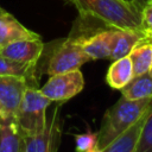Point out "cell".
<instances>
[{"label": "cell", "instance_id": "1", "mask_svg": "<svg viewBox=\"0 0 152 152\" xmlns=\"http://www.w3.org/2000/svg\"><path fill=\"white\" fill-rule=\"evenodd\" d=\"M82 19H94L109 28L141 30V7L126 0H64Z\"/></svg>", "mask_w": 152, "mask_h": 152}, {"label": "cell", "instance_id": "2", "mask_svg": "<svg viewBox=\"0 0 152 152\" xmlns=\"http://www.w3.org/2000/svg\"><path fill=\"white\" fill-rule=\"evenodd\" d=\"M152 99L127 100L121 97L108 108L102 118L97 133V148L101 152L113 140L133 126L148 109Z\"/></svg>", "mask_w": 152, "mask_h": 152}, {"label": "cell", "instance_id": "3", "mask_svg": "<svg viewBox=\"0 0 152 152\" xmlns=\"http://www.w3.org/2000/svg\"><path fill=\"white\" fill-rule=\"evenodd\" d=\"M51 103L39 87L26 88L14 118V124L23 135H34L44 131L48 122L46 110Z\"/></svg>", "mask_w": 152, "mask_h": 152}, {"label": "cell", "instance_id": "4", "mask_svg": "<svg viewBox=\"0 0 152 152\" xmlns=\"http://www.w3.org/2000/svg\"><path fill=\"white\" fill-rule=\"evenodd\" d=\"M89 61L90 58L83 51L81 43L76 38L69 36L68 38L55 44L50 51L45 64V72L49 76L68 72L80 69L84 63Z\"/></svg>", "mask_w": 152, "mask_h": 152}, {"label": "cell", "instance_id": "5", "mask_svg": "<svg viewBox=\"0 0 152 152\" xmlns=\"http://www.w3.org/2000/svg\"><path fill=\"white\" fill-rule=\"evenodd\" d=\"M62 104L56 102L43 132L34 135H23L25 141L24 152H58L63 134Z\"/></svg>", "mask_w": 152, "mask_h": 152}, {"label": "cell", "instance_id": "6", "mask_svg": "<svg viewBox=\"0 0 152 152\" xmlns=\"http://www.w3.org/2000/svg\"><path fill=\"white\" fill-rule=\"evenodd\" d=\"M83 88V74L80 69H76L50 76L45 84L42 86L39 89L49 100H51V102L64 103L65 101L72 99L78 93H81Z\"/></svg>", "mask_w": 152, "mask_h": 152}, {"label": "cell", "instance_id": "7", "mask_svg": "<svg viewBox=\"0 0 152 152\" xmlns=\"http://www.w3.org/2000/svg\"><path fill=\"white\" fill-rule=\"evenodd\" d=\"M28 86L25 78L0 75V118L2 121L14 122L23 95Z\"/></svg>", "mask_w": 152, "mask_h": 152}, {"label": "cell", "instance_id": "8", "mask_svg": "<svg viewBox=\"0 0 152 152\" xmlns=\"http://www.w3.org/2000/svg\"><path fill=\"white\" fill-rule=\"evenodd\" d=\"M45 44L40 38H27L14 40L0 49V53L26 64H38L43 56Z\"/></svg>", "mask_w": 152, "mask_h": 152}, {"label": "cell", "instance_id": "9", "mask_svg": "<svg viewBox=\"0 0 152 152\" xmlns=\"http://www.w3.org/2000/svg\"><path fill=\"white\" fill-rule=\"evenodd\" d=\"M114 30L115 28L107 27L104 30L94 32L93 34H89L82 38H76V39L81 43L83 51L87 53L90 61L109 59Z\"/></svg>", "mask_w": 152, "mask_h": 152}, {"label": "cell", "instance_id": "10", "mask_svg": "<svg viewBox=\"0 0 152 152\" xmlns=\"http://www.w3.org/2000/svg\"><path fill=\"white\" fill-rule=\"evenodd\" d=\"M40 38V36L25 27L13 14L0 7V48L19 39Z\"/></svg>", "mask_w": 152, "mask_h": 152}, {"label": "cell", "instance_id": "11", "mask_svg": "<svg viewBox=\"0 0 152 152\" xmlns=\"http://www.w3.org/2000/svg\"><path fill=\"white\" fill-rule=\"evenodd\" d=\"M145 32L142 30H114L112 50L109 59L115 61L122 57H126L131 51L144 39Z\"/></svg>", "mask_w": 152, "mask_h": 152}, {"label": "cell", "instance_id": "12", "mask_svg": "<svg viewBox=\"0 0 152 152\" xmlns=\"http://www.w3.org/2000/svg\"><path fill=\"white\" fill-rule=\"evenodd\" d=\"M0 75L25 78L30 86L38 87V64H26L17 62L0 53Z\"/></svg>", "mask_w": 152, "mask_h": 152}, {"label": "cell", "instance_id": "13", "mask_svg": "<svg viewBox=\"0 0 152 152\" xmlns=\"http://www.w3.org/2000/svg\"><path fill=\"white\" fill-rule=\"evenodd\" d=\"M133 68L128 56L113 61L106 74V82L113 89H122L133 77Z\"/></svg>", "mask_w": 152, "mask_h": 152}, {"label": "cell", "instance_id": "14", "mask_svg": "<svg viewBox=\"0 0 152 152\" xmlns=\"http://www.w3.org/2000/svg\"><path fill=\"white\" fill-rule=\"evenodd\" d=\"M121 95L127 100L152 99V75L148 72L133 76L132 80L120 89Z\"/></svg>", "mask_w": 152, "mask_h": 152}, {"label": "cell", "instance_id": "15", "mask_svg": "<svg viewBox=\"0 0 152 152\" xmlns=\"http://www.w3.org/2000/svg\"><path fill=\"white\" fill-rule=\"evenodd\" d=\"M25 141L13 121L0 124V152H24Z\"/></svg>", "mask_w": 152, "mask_h": 152}, {"label": "cell", "instance_id": "16", "mask_svg": "<svg viewBox=\"0 0 152 152\" xmlns=\"http://www.w3.org/2000/svg\"><path fill=\"white\" fill-rule=\"evenodd\" d=\"M147 110L133 126H131L125 133H122L120 137H118L115 140H113L101 152H134L137 140H138L142 122L145 120V116L147 114Z\"/></svg>", "mask_w": 152, "mask_h": 152}, {"label": "cell", "instance_id": "17", "mask_svg": "<svg viewBox=\"0 0 152 152\" xmlns=\"http://www.w3.org/2000/svg\"><path fill=\"white\" fill-rule=\"evenodd\" d=\"M133 75L138 76L145 72H148L152 66V44L147 42H140L128 55Z\"/></svg>", "mask_w": 152, "mask_h": 152}, {"label": "cell", "instance_id": "18", "mask_svg": "<svg viewBox=\"0 0 152 152\" xmlns=\"http://www.w3.org/2000/svg\"><path fill=\"white\" fill-rule=\"evenodd\" d=\"M134 152H152V102L142 122Z\"/></svg>", "mask_w": 152, "mask_h": 152}, {"label": "cell", "instance_id": "19", "mask_svg": "<svg viewBox=\"0 0 152 152\" xmlns=\"http://www.w3.org/2000/svg\"><path fill=\"white\" fill-rule=\"evenodd\" d=\"M76 152H100L97 148V133L87 131L86 133L75 134Z\"/></svg>", "mask_w": 152, "mask_h": 152}, {"label": "cell", "instance_id": "20", "mask_svg": "<svg viewBox=\"0 0 152 152\" xmlns=\"http://www.w3.org/2000/svg\"><path fill=\"white\" fill-rule=\"evenodd\" d=\"M141 30L152 32V0H147L141 7Z\"/></svg>", "mask_w": 152, "mask_h": 152}, {"label": "cell", "instance_id": "21", "mask_svg": "<svg viewBox=\"0 0 152 152\" xmlns=\"http://www.w3.org/2000/svg\"><path fill=\"white\" fill-rule=\"evenodd\" d=\"M126 1H128V2H132V4H134V5L139 6V7H142L147 0H126Z\"/></svg>", "mask_w": 152, "mask_h": 152}, {"label": "cell", "instance_id": "22", "mask_svg": "<svg viewBox=\"0 0 152 152\" xmlns=\"http://www.w3.org/2000/svg\"><path fill=\"white\" fill-rule=\"evenodd\" d=\"M141 42H147V43L152 44V32H145V37Z\"/></svg>", "mask_w": 152, "mask_h": 152}, {"label": "cell", "instance_id": "23", "mask_svg": "<svg viewBox=\"0 0 152 152\" xmlns=\"http://www.w3.org/2000/svg\"><path fill=\"white\" fill-rule=\"evenodd\" d=\"M150 74L152 75V66H151V70H150Z\"/></svg>", "mask_w": 152, "mask_h": 152}, {"label": "cell", "instance_id": "24", "mask_svg": "<svg viewBox=\"0 0 152 152\" xmlns=\"http://www.w3.org/2000/svg\"><path fill=\"white\" fill-rule=\"evenodd\" d=\"M1 121H2V120H1V118H0V124H1Z\"/></svg>", "mask_w": 152, "mask_h": 152}, {"label": "cell", "instance_id": "25", "mask_svg": "<svg viewBox=\"0 0 152 152\" xmlns=\"http://www.w3.org/2000/svg\"><path fill=\"white\" fill-rule=\"evenodd\" d=\"M0 49H1V48H0Z\"/></svg>", "mask_w": 152, "mask_h": 152}]
</instances>
